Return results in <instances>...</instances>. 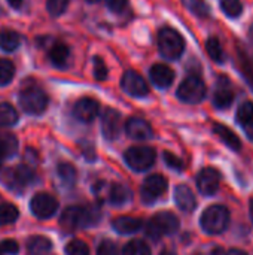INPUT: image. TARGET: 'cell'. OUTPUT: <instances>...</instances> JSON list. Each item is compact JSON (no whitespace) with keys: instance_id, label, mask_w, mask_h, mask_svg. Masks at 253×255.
<instances>
[{"instance_id":"obj_1","label":"cell","mask_w":253,"mask_h":255,"mask_svg":"<svg viewBox=\"0 0 253 255\" xmlns=\"http://www.w3.org/2000/svg\"><path fill=\"white\" fill-rule=\"evenodd\" d=\"M100 218V209L98 206H69L61 218L60 226L64 232H75L82 227H89L95 223H98Z\"/></svg>"},{"instance_id":"obj_2","label":"cell","mask_w":253,"mask_h":255,"mask_svg":"<svg viewBox=\"0 0 253 255\" xmlns=\"http://www.w3.org/2000/svg\"><path fill=\"white\" fill-rule=\"evenodd\" d=\"M158 49L164 58L177 60L185 51V40L174 28L164 27L158 31Z\"/></svg>"},{"instance_id":"obj_3","label":"cell","mask_w":253,"mask_h":255,"mask_svg":"<svg viewBox=\"0 0 253 255\" xmlns=\"http://www.w3.org/2000/svg\"><path fill=\"white\" fill-rule=\"evenodd\" d=\"M230 224V212L225 206L213 205L201 215V227L209 235H219L227 230Z\"/></svg>"},{"instance_id":"obj_4","label":"cell","mask_w":253,"mask_h":255,"mask_svg":"<svg viewBox=\"0 0 253 255\" xmlns=\"http://www.w3.org/2000/svg\"><path fill=\"white\" fill-rule=\"evenodd\" d=\"M179 230V220L171 212L157 214L146 226V233L152 239H160L161 236L173 235Z\"/></svg>"},{"instance_id":"obj_5","label":"cell","mask_w":253,"mask_h":255,"mask_svg":"<svg viewBox=\"0 0 253 255\" xmlns=\"http://www.w3.org/2000/svg\"><path fill=\"white\" fill-rule=\"evenodd\" d=\"M206 91L207 88L204 81L197 75H191L180 82L177 88V97L185 103L194 105V103H200L206 97Z\"/></svg>"},{"instance_id":"obj_6","label":"cell","mask_w":253,"mask_h":255,"mask_svg":"<svg viewBox=\"0 0 253 255\" xmlns=\"http://www.w3.org/2000/svg\"><path fill=\"white\" fill-rule=\"evenodd\" d=\"M19 105L27 114L39 115V114L45 112V109L48 106V96L42 88L28 87V88L21 91Z\"/></svg>"},{"instance_id":"obj_7","label":"cell","mask_w":253,"mask_h":255,"mask_svg":"<svg viewBox=\"0 0 253 255\" xmlns=\"http://www.w3.org/2000/svg\"><path fill=\"white\" fill-rule=\"evenodd\" d=\"M155 157L157 154L151 146H133L125 152L127 164L137 172L149 169L155 163Z\"/></svg>"},{"instance_id":"obj_8","label":"cell","mask_w":253,"mask_h":255,"mask_svg":"<svg viewBox=\"0 0 253 255\" xmlns=\"http://www.w3.org/2000/svg\"><path fill=\"white\" fill-rule=\"evenodd\" d=\"M121 87L127 94L134 96V97H145L149 93V87H148L145 78L140 73H137L136 70H127L122 75Z\"/></svg>"},{"instance_id":"obj_9","label":"cell","mask_w":253,"mask_h":255,"mask_svg":"<svg viewBox=\"0 0 253 255\" xmlns=\"http://www.w3.org/2000/svg\"><path fill=\"white\" fill-rule=\"evenodd\" d=\"M30 208H31V212L40 218V220H46L49 217H52L58 208V202L55 197H52L51 194H46V193H39L36 194L33 199H31V203H30Z\"/></svg>"},{"instance_id":"obj_10","label":"cell","mask_w":253,"mask_h":255,"mask_svg":"<svg viewBox=\"0 0 253 255\" xmlns=\"http://www.w3.org/2000/svg\"><path fill=\"white\" fill-rule=\"evenodd\" d=\"M167 190V179L161 175H151L142 185V199L146 203H152L160 199Z\"/></svg>"},{"instance_id":"obj_11","label":"cell","mask_w":253,"mask_h":255,"mask_svg":"<svg viewBox=\"0 0 253 255\" xmlns=\"http://www.w3.org/2000/svg\"><path fill=\"white\" fill-rule=\"evenodd\" d=\"M219 184H221V175L216 169L206 167L197 176V187L200 193L204 196H213L219 190Z\"/></svg>"},{"instance_id":"obj_12","label":"cell","mask_w":253,"mask_h":255,"mask_svg":"<svg viewBox=\"0 0 253 255\" xmlns=\"http://www.w3.org/2000/svg\"><path fill=\"white\" fill-rule=\"evenodd\" d=\"M234 100V91L231 82L227 76H219L215 93H213V103L219 109H227L231 106Z\"/></svg>"},{"instance_id":"obj_13","label":"cell","mask_w":253,"mask_h":255,"mask_svg":"<svg viewBox=\"0 0 253 255\" xmlns=\"http://www.w3.org/2000/svg\"><path fill=\"white\" fill-rule=\"evenodd\" d=\"M98 109H100V105L95 99L92 97H82L79 99L75 106H73V114L75 117L82 121V123H89L92 121L97 114H98Z\"/></svg>"},{"instance_id":"obj_14","label":"cell","mask_w":253,"mask_h":255,"mask_svg":"<svg viewBox=\"0 0 253 255\" xmlns=\"http://www.w3.org/2000/svg\"><path fill=\"white\" fill-rule=\"evenodd\" d=\"M101 130L106 139H116L121 131V115L115 109H106L101 118Z\"/></svg>"},{"instance_id":"obj_15","label":"cell","mask_w":253,"mask_h":255,"mask_svg":"<svg viewBox=\"0 0 253 255\" xmlns=\"http://www.w3.org/2000/svg\"><path fill=\"white\" fill-rule=\"evenodd\" d=\"M33 179H34L33 172L25 166H18L15 169H10V170H7V175H6L7 185L15 190L30 185L33 182Z\"/></svg>"},{"instance_id":"obj_16","label":"cell","mask_w":253,"mask_h":255,"mask_svg":"<svg viewBox=\"0 0 253 255\" xmlns=\"http://www.w3.org/2000/svg\"><path fill=\"white\" fill-rule=\"evenodd\" d=\"M125 131L131 139L136 140H146L152 137V127L142 118H130L125 124Z\"/></svg>"},{"instance_id":"obj_17","label":"cell","mask_w":253,"mask_h":255,"mask_svg":"<svg viewBox=\"0 0 253 255\" xmlns=\"http://www.w3.org/2000/svg\"><path fill=\"white\" fill-rule=\"evenodd\" d=\"M151 79L152 82L158 87V88H169L173 81H174V72L171 67H169L167 64H154L149 70Z\"/></svg>"},{"instance_id":"obj_18","label":"cell","mask_w":253,"mask_h":255,"mask_svg":"<svg viewBox=\"0 0 253 255\" xmlns=\"http://www.w3.org/2000/svg\"><path fill=\"white\" fill-rule=\"evenodd\" d=\"M174 200H176L177 206L182 211H185V212H192L195 209V205H197L194 193L186 185H177L176 187V190H174Z\"/></svg>"},{"instance_id":"obj_19","label":"cell","mask_w":253,"mask_h":255,"mask_svg":"<svg viewBox=\"0 0 253 255\" xmlns=\"http://www.w3.org/2000/svg\"><path fill=\"white\" fill-rule=\"evenodd\" d=\"M69 57H70V49L64 42L57 40L55 43H52L49 49V60L55 67H66Z\"/></svg>"},{"instance_id":"obj_20","label":"cell","mask_w":253,"mask_h":255,"mask_svg":"<svg viewBox=\"0 0 253 255\" xmlns=\"http://www.w3.org/2000/svg\"><path fill=\"white\" fill-rule=\"evenodd\" d=\"M213 131H215V134H216L228 148H231V149H234V151H240L242 142H240L239 136H237L231 128H228V127L224 126V124H215V126H213Z\"/></svg>"},{"instance_id":"obj_21","label":"cell","mask_w":253,"mask_h":255,"mask_svg":"<svg viewBox=\"0 0 253 255\" xmlns=\"http://www.w3.org/2000/svg\"><path fill=\"white\" fill-rule=\"evenodd\" d=\"M143 223L139 218L133 217H118L113 220V229L121 235H131L142 229Z\"/></svg>"},{"instance_id":"obj_22","label":"cell","mask_w":253,"mask_h":255,"mask_svg":"<svg viewBox=\"0 0 253 255\" xmlns=\"http://www.w3.org/2000/svg\"><path fill=\"white\" fill-rule=\"evenodd\" d=\"M19 43H21V37L15 30L10 28L0 30V49H3L4 52H13L15 49H18Z\"/></svg>"},{"instance_id":"obj_23","label":"cell","mask_w":253,"mask_h":255,"mask_svg":"<svg viewBox=\"0 0 253 255\" xmlns=\"http://www.w3.org/2000/svg\"><path fill=\"white\" fill-rule=\"evenodd\" d=\"M52 248V244L45 236H33L27 242V253L28 255H45Z\"/></svg>"},{"instance_id":"obj_24","label":"cell","mask_w":253,"mask_h":255,"mask_svg":"<svg viewBox=\"0 0 253 255\" xmlns=\"http://www.w3.org/2000/svg\"><path fill=\"white\" fill-rule=\"evenodd\" d=\"M16 148H18V140L13 134L6 133L0 136V167L6 157L16 152Z\"/></svg>"},{"instance_id":"obj_25","label":"cell","mask_w":253,"mask_h":255,"mask_svg":"<svg viewBox=\"0 0 253 255\" xmlns=\"http://www.w3.org/2000/svg\"><path fill=\"white\" fill-rule=\"evenodd\" d=\"M130 197H131V193L125 185H122V184H112L110 185L107 199L113 205H124L125 202L130 200Z\"/></svg>"},{"instance_id":"obj_26","label":"cell","mask_w":253,"mask_h":255,"mask_svg":"<svg viewBox=\"0 0 253 255\" xmlns=\"http://www.w3.org/2000/svg\"><path fill=\"white\" fill-rule=\"evenodd\" d=\"M206 51L209 54V57L216 61V63H224L225 61V52L224 48L219 42L218 37H209L206 42Z\"/></svg>"},{"instance_id":"obj_27","label":"cell","mask_w":253,"mask_h":255,"mask_svg":"<svg viewBox=\"0 0 253 255\" xmlns=\"http://www.w3.org/2000/svg\"><path fill=\"white\" fill-rule=\"evenodd\" d=\"M18 121V112L9 103H0V127L13 126Z\"/></svg>"},{"instance_id":"obj_28","label":"cell","mask_w":253,"mask_h":255,"mask_svg":"<svg viewBox=\"0 0 253 255\" xmlns=\"http://www.w3.org/2000/svg\"><path fill=\"white\" fill-rule=\"evenodd\" d=\"M18 218V209L10 203L0 205V226H7L15 223Z\"/></svg>"},{"instance_id":"obj_29","label":"cell","mask_w":253,"mask_h":255,"mask_svg":"<svg viewBox=\"0 0 253 255\" xmlns=\"http://www.w3.org/2000/svg\"><path fill=\"white\" fill-rule=\"evenodd\" d=\"M221 7L230 18H237L243 13V4L240 0H221Z\"/></svg>"},{"instance_id":"obj_30","label":"cell","mask_w":253,"mask_h":255,"mask_svg":"<svg viewBox=\"0 0 253 255\" xmlns=\"http://www.w3.org/2000/svg\"><path fill=\"white\" fill-rule=\"evenodd\" d=\"M183 3L192 13H195L201 18H206L210 15V7L204 0H183Z\"/></svg>"},{"instance_id":"obj_31","label":"cell","mask_w":253,"mask_h":255,"mask_svg":"<svg viewBox=\"0 0 253 255\" xmlns=\"http://www.w3.org/2000/svg\"><path fill=\"white\" fill-rule=\"evenodd\" d=\"M122 255H151V250L143 241H131L125 245Z\"/></svg>"},{"instance_id":"obj_32","label":"cell","mask_w":253,"mask_h":255,"mask_svg":"<svg viewBox=\"0 0 253 255\" xmlns=\"http://www.w3.org/2000/svg\"><path fill=\"white\" fill-rule=\"evenodd\" d=\"M15 76V67L13 64L6 60L0 58V85H7Z\"/></svg>"},{"instance_id":"obj_33","label":"cell","mask_w":253,"mask_h":255,"mask_svg":"<svg viewBox=\"0 0 253 255\" xmlns=\"http://www.w3.org/2000/svg\"><path fill=\"white\" fill-rule=\"evenodd\" d=\"M57 172H58V176L61 178L63 182H66L69 185L75 184V181H76V169L70 163H61V164H58Z\"/></svg>"},{"instance_id":"obj_34","label":"cell","mask_w":253,"mask_h":255,"mask_svg":"<svg viewBox=\"0 0 253 255\" xmlns=\"http://www.w3.org/2000/svg\"><path fill=\"white\" fill-rule=\"evenodd\" d=\"M237 121L242 126H246L251 121H253V102H245V103H242V106L237 111Z\"/></svg>"},{"instance_id":"obj_35","label":"cell","mask_w":253,"mask_h":255,"mask_svg":"<svg viewBox=\"0 0 253 255\" xmlns=\"http://www.w3.org/2000/svg\"><path fill=\"white\" fill-rule=\"evenodd\" d=\"M70 0H46V10L52 16H60L66 12Z\"/></svg>"},{"instance_id":"obj_36","label":"cell","mask_w":253,"mask_h":255,"mask_svg":"<svg viewBox=\"0 0 253 255\" xmlns=\"http://www.w3.org/2000/svg\"><path fill=\"white\" fill-rule=\"evenodd\" d=\"M66 254L67 255H89V250L85 242L82 241H72L66 247Z\"/></svg>"},{"instance_id":"obj_37","label":"cell","mask_w":253,"mask_h":255,"mask_svg":"<svg viewBox=\"0 0 253 255\" xmlns=\"http://www.w3.org/2000/svg\"><path fill=\"white\" fill-rule=\"evenodd\" d=\"M94 76L97 81H104L107 78V67L101 57H94Z\"/></svg>"},{"instance_id":"obj_38","label":"cell","mask_w":253,"mask_h":255,"mask_svg":"<svg viewBox=\"0 0 253 255\" xmlns=\"http://www.w3.org/2000/svg\"><path fill=\"white\" fill-rule=\"evenodd\" d=\"M18 244L12 239H6L0 242V255H15L18 253Z\"/></svg>"},{"instance_id":"obj_39","label":"cell","mask_w":253,"mask_h":255,"mask_svg":"<svg viewBox=\"0 0 253 255\" xmlns=\"http://www.w3.org/2000/svg\"><path fill=\"white\" fill-rule=\"evenodd\" d=\"M97 255H119V253H118V248L113 242L103 241L97 248Z\"/></svg>"},{"instance_id":"obj_40","label":"cell","mask_w":253,"mask_h":255,"mask_svg":"<svg viewBox=\"0 0 253 255\" xmlns=\"http://www.w3.org/2000/svg\"><path fill=\"white\" fill-rule=\"evenodd\" d=\"M240 61H242V72H243V75L246 76V79L249 81V84L252 85L253 88V64L248 60L246 55H242Z\"/></svg>"},{"instance_id":"obj_41","label":"cell","mask_w":253,"mask_h":255,"mask_svg":"<svg viewBox=\"0 0 253 255\" xmlns=\"http://www.w3.org/2000/svg\"><path fill=\"white\" fill-rule=\"evenodd\" d=\"M164 160L171 169H176V170L183 169V161L179 157H176L174 154H171V152H164Z\"/></svg>"},{"instance_id":"obj_42","label":"cell","mask_w":253,"mask_h":255,"mask_svg":"<svg viewBox=\"0 0 253 255\" xmlns=\"http://www.w3.org/2000/svg\"><path fill=\"white\" fill-rule=\"evenodd\" d=\"M109 188H110V185H109L107 182H104V181H100V182H97V184L94 185V191H95V194L98 196V199H107V196H109Z\"/></svg>"},{"instance_id":"obj_43","label":"cell","mask_w":253,"mask_h":255,"mask_svg":"<svg viewBox=\"0 0 253 255\" xmlns=\"http://www.w3.org/2000/svg\"><path fill=\"white\" fill-rule=\"evenodd\" d=\"M127 3H128V0H106V4L112 12H122L125 9Z\"/></svg>"},{"instance_id":"obj_44","label":"cell","mask_w":253,"mask_h":255,"mask_svg":"<svg viewBox=\"0 0 253 255\" xmlns=\"http://www.w3.org/2000/svg\"><path fill=\"white\" fill-rule=\"evenodd\" d=\"M243 128H245V131H246V134H248V137L253 140V121H251L249 124H246V126H243Z\"/></svg>"},{"instance_id":"obj_45","label":"cell","mask_w":253,"mask_h":255,"mask_svg":"<svg viewBox=\"0 0 253 255\" xmlns=\"http://www.w3.org/2000/svg\"><path fill=\"white\" fill-rule=\"evenodd\" d=\"M7 3L12 6V7H19L22 4V0H7Z\"/></svg>"},{"instance_id":"obj_46","label":"cell","mask_w":253,"mask_h":255,"mask_svg":"<svg viewBox=\"0 0 253 255\" xmlns=\"http://www.w3.org/2000/svg\"><path fill=\"white\" fill-rule=\"evenodd\" d=\"M227 255H248L245 251H242V250H231L230 253Z\"/></svg>"},{"instance_id":"obj_47","label":"cell","mask_w":253,"mask_h":255,"mask_svg":"<svg viewBox=\"0 0 253 255\" xmlns=\"http://www.w3.org/2000/svg\"><path fill=\"white\" fill-rule=\"evenodd\" d=\"M251 218H252V223H253V199L251 200Z\"/></svg>"},{"instance_id":"obj_48","label":"cell","mask_w":253,"mask_h":255,"mask_svg":"<svg viewBox=\"0 0 253 255\" xmlns=\"http://www.w3.org/2000/svg\"><path fill=\"white\" fill-rule=\"evenodd\" d=\"M161 255H176L174 253H170V251H164Z\"/></svg>"},{"instance_id":"obj_49","label":"cell","mask_w":253,"mask_h":255,"mask_svg":"<svg viewBox=\"0 0 253 255\" xmlns=\"http://www.w3.org/2000/svg\"><path fill=\"white\" fill-rule=\"evenodd\" d=\"M88 3H95V1H98V0H86Z\"/></svg>"},{"instance_id":"obj_50","label":"cell","mask_w":253,"mask_h":255,"mask_svg":"<svg viewBox=\"0 0 253 255\" xmlns=\"http://www.w3.org/2000/svg\"><path fill=\"white\" fill-rule=\"evenodd\" d=\"M252 34H253V27H252Z\"/></svg>"},{"instance_id":"obj_51","label":"cell","mask_w":253,"mask_h":255,"mask_svg":"<svg viewBox=\"0 0 253 255\" xmlns=\"http://www.w3.org/2000/svg\"><path fill=\"white\" fill-rule=\"evenodd\" d=\"M0 12H1V9H0Z\"/></svg>"}]
</instances>
